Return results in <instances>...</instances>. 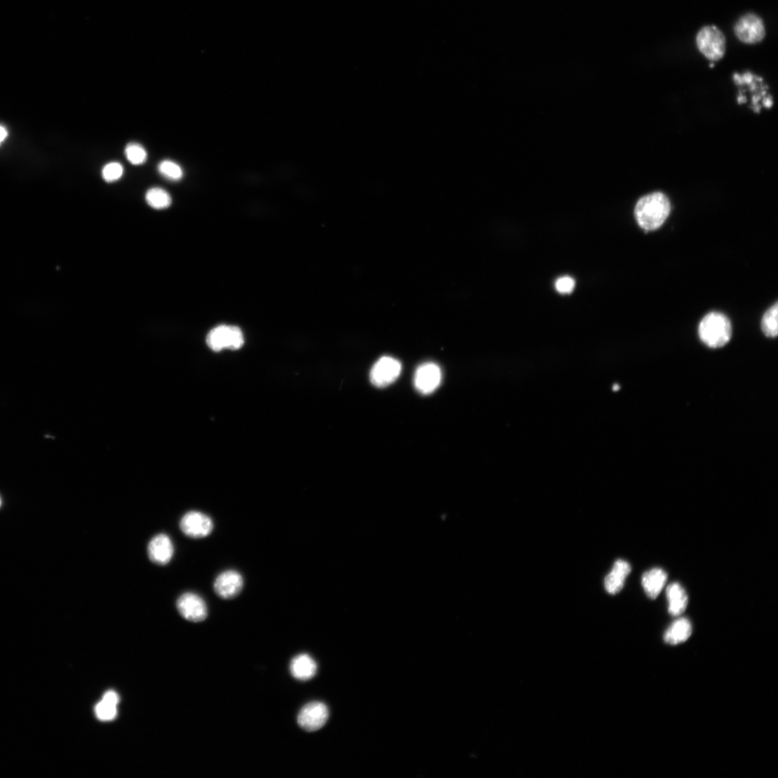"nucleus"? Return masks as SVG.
I'll return each mask as SVG.
<instances>
[{"instance_id":"obj_1","label":"nucleus","mask_w":778,"mask_h":778,"mask_svg":"<svg viewBox=\"0 0 778 778\" xmlns=\"http://www.w3.org/2000/svg\"><path fill=\"white\" fill-rule=\"evenodd\" d=\"M670 210L668 197L662 193H654L639 200L635 209V216L643 230L654 231L665 223Z\"/></svg>"},{"instance_id":"obj_2","label":"nucleus","mask_w":778,"mask_h":778,"mask_svg":"<svg viewBox=\"0 0 778 778\" xmlns=\"http://www.w3.org/2000/svg\"><path fill=\"white\" fill-rule=\"evenodd\" d=\"M700 339L711 348H719L729 342L732 335V324L725 315L713 312L700 321L698 328Z\"/></svg>"},{"instance_id":"obj_3","label":"nucleus","mask_w":778,"mask_h":778,"mask_svg":"<svg viewBox=\"0 0 778 778\" xmlns=\"http://www.w3.org/2000/svg\"><path fill=\"white\" fill-rule=\"evenodd\" d=\"M696 44L699 51L711 61H718L725 53V38L714 26L702 28L697 34Z\"/></svg>"},{"instance_id":"obj_4","label":"nucleus","mask_w":778,"mask_h":778,"mask_svg":"<svg viewBox=\"0 0 778 778\" xmlns=\"http://www.w3.org/2000/svg\"><path fill=\"white\" fill-rule=\"evenodd\" d=\"M208 346L215 352L223 349L237 350L244 343L242 331L232 325H220L209 332L207 335Z\"/></svg>"},{"instance_id":"obj_5","label":"nucleus","mask_w":778,"mask_h":778,"mask_svg":"<svg viewBox=\"0 0 778 778\" xmlns=\"http://www.w3.org/2000/svg\"><path fill=\"white\" fill-rule=\"evenodd\" d=\"M735 33L739 41L747 44L758 43L766 35L763 20L755 13L741 17L735 24Z\"/></svg>"},{"instance_id":"obj_6","label":"nucleus","mask_w":778,"mask_h":778,"mask_svg":"<svg viewBox=\"0 0 778 778\" xmlns=\"http://www.w3.org/2000/svg\"><path fill=\"white\" fill-rule=\"evenodd\" d=\"M403 366L397 359L384 356L375 363L370 372V382L379 388L387 387L399 377Z\"/></svg>"},{"instance_id":"obj_7","label":"nucleus","mask_w":778,"mask_h":778,"mask_svg":"<svg viewBox=\"0 0 778 778\" xmlns=\"http://www.w3.org/2000/svg\"><path fill=\"white\" fill-rule=\"evenodd\" d=\"M329 709L321 702H312L300 711L298 723L305 731H318L327 723L329 718Z\"/></svg>"},{"instance_id":"obj_8","label":"nucleus","mask_w":778,"mask_h":778,"mask_svg":"<svg viewBox=\"0 0 778 778\" xmlns=\"http://www.w3.org/2000/svg\"><path fill=\"white\" fill-rule=\"evenodd\" d=\"M183 533L193 539H202L209 536L214 529V522L207 515L190 511L186 513L180 523Z\"/></svg>"},{"instance_id":"obj_9","label":"nucleus","mask_w":778,"mask_h":778,"mask_svg":"<svg viewBox=\"0 0 778 778\" xmlns=\"http://www.w3.org/2000/svg\"><path fill=\"white\" fill-rule=\"evenodd\" d=\"M442 382V371L435 363H425L419 366L415 374L414 384L418 392L423 395L433 393Z\"/></svg>"},{"instance_id":"obj_10","label":"nucleus","mask_w":778,"mask_h":778,"mask_svg":"<svg viewBox=\"0 0 778 778\" xmlns=\"http://www.w3.org/2000/svg\"><path fill=\"white\" fill-rule=\"evenodd\" d=\"M177 609L185 619L194 623L202 622L208 616L206 602L202 597L192 592L185 593L179 598Z\"/></svg>"},{"instance_id":"obj_11","label":"nucleus","mask_w":778,"mask_h":778,"mask_svg":"<svg viewBox=\"0 0 778 778\" xmlns=\"http://www.w3.org/2000/svg\"><path fill=\"white\" fill-rule=\"evenodd\" d=\"M242 576L236 571L228 570L221 573L215 581L214 591L222 599H230L237 597L242 590Z\"/></svg>"},{"instance_id":"obj_12","label":"nucleus","mask_w":778,"mask_h":778,"mask_svg":"<svg viewBox=\"0 0 778 778\" xmlns=\"http://www.w3.org/2000/svg\"><path fill=\"white\" fill-rule=\"evenodd\" d=\"M173 554L172 542L166 534H161L155 536L148 545V558L155 564H167L171 561Z\"/></svg>"},{"instance_id":"obj_13","label":"nucleus","mask_w":778,"mask_h":778,"mask_svg":"<svg viewBox=\"0 0 778 778\" xmlns=\"http://www.w3.org/2000/svg\"><path fill=\"white\" fill-rule=\"evenodd\" d=\"M667 581V574L662 569L655 568L642 575L641 585L651 599H655L661 593Z\"/></svg>"},{"instance_id":"obj_14","label":"nucleus","mask_w":778,"mask_h":778,"mask_svg":"<svg viewBox=\"0 0 778 778\" xmlns=\"http://www.w3.org/2000/svg\"><path fill=\"white\" fill-rule=\"evenodd\" d=\"M290 671L298 681H307L313 679L317 672V665L314 659L307 654L295 657L291 662Z\"/></svg>"},{"instance_id":"obj_15","label":"nucleus","mask_w":778,"mask_h":778,"mask_svg":"<svg viewBox=\"0 0 778 778\" xmlns=\"http://www.w3.org/2000/svg\"><path fill=\"white\" fill-rule=\"evenodd\" d=\"M666 595L669 613L674 617L683 614L688 604V596L682 585L676 583L670 584L667 588Z\"/></svg>"},{"instance_id":"obj_16","label":"nucleus","mask_w":778,"mask_h":778,"mask_svg":"<svg viewBox=\"0 0 778 778\" xmlns=\"http://www.w3.org/2000/svg\"><path fill=\"white\" fill-rule=\"evenodd\" d=\"M632 571L631 565L623 560H618L611 571L606 577L605 586L608 592L612 595L618 593L624 586L626 577Z\"/></svg>"},{"instance_id":"obj_17","label":"nucleus","mask_w":778,"mask_h":778,"mask_svg":"<svg viewBox=\"0 0 778 778\" xmlns=\"http://www.w3.org/2000/svg\"><path fill=\"white\" fill-rule=\"evenodd\" d=\"M693 627L690 621L681 618L675 620L665 634V641L670 645H677L686 642L692 635Z\"/></svg>"},{"instance_id":"obj_18","label":"nucleus","mask_w":778,"mask_h":778,"mask_svg":"<svg viewBox=\"0 0 778 778\" xmlns=\"http://www.w3.org/2000/svg\"><path fill=\"white\" fill-rule=\"evenodd\" d=\"M119 696L115 691L106 692L102 701H99L95 708L97 718L102 721L114 720L118 714L117 706L119 704Z\"/></svg>"},{"instance_id":"obj_19","label":"nucleus","mask_w":778,"mask_h":778,"mask_svg":"<svg viewBox=\"0 0 778 778\" xmlns=\"http://www.w3.org/2000/svg\"><path fill=\"white\" fill-rule=\"evenodd\" d=\"M147 204L152 208L162 210L170 207L172 197L165 190L160 188L149 189L146 193Z\"/></svg>"},{"instance_id":"obj_20","label":"nucleus","mask_w":778,"mask_h":778,"mask_svg":"<svg viewBox=\"0 0 778 778\" xmlns=\"http://www.w3.org/2000/svg\"><path fill=\"white\" fill-rule=\"evenodd\" d=\"M778 305L775 303L764 314L762 319V331L767 338H774L778 334L777 326Z\"/></svg>"},{"instance_id":"obj_21","label":"nucleus","mask_w":778,"mask_h":778,"mask_svg":"<svg viewBox=\"0 0 778 778\" xmlns=\"http://www.w3.org/2000/svg\"><path fill=\"white\" fill-rule=\"evenodd\" d=\"M158 171L164 178L171 181H179L183 177L181 166L172 161L165 160L158 165Z\"/></svg>"},{"instance_id":"obj_22","label":"nucleus","mask_w":778,"mask_h":778,"mask_svg":"<svg viewBox=\"0 0 778 778\" xmlns=\"http://www.w3.org/2000/svg\"><path fill=\"white\" fill-rule=\"evenodd\" d=\"M125 155L127 160L134 165H141L147 159L145 148L139 144L130 143L125 148Z\"/></svg>"},{"instance_id":"obj_23","label":"nucleus","mask_w":778,"mask_h":778,"mask_svg":"<svg viewBox=\"0 0 778 778\" xmlns=\"http://www.w3.org/2000/svg\"><path fill=\"white\" fill-rule=\"evenodd\" d=\"M123 174V167L119 162L107 164L102 170V176L107 183H113L118 181Z\"/></svg>"},{"instance_id":"obj_24","label":"nucleus","mask_w":778,"mask_h":778,"mask_svg":"<svg viewBox=\"0 0 778 778\" xmlns=\"http://www.w3.org/2000/svg\"><path fill=\"white\" fill-rule=\"evenodd\" d=\"M555 287L560 293H570L574 289L575 282L569 276H565V277H562L556 282Z\"/></svg>"},{"instance_id":"obj_25","label":"nucleus","mask_w":778,"mask_h":778,"mask_svg":"<svg viewBox=\"0 0 778 778\" xmlns=\"http://www.w3.org/2000/svg\"><path fill=\"white\" fill-rule=\"evenodd\" d=\"M7 135V130L3 127H0V143H1L6 139Z\"/></svg>"},{"instance_id":"obj_26","label":"nucleus","mask_w":778,"mask_h":778,"mask_svg":"<svg viewBox=\"0 0 778 778\" xmlns=\"http://www.w3.org/2000/svg\"><path fill=\"white\" fill-rule=\"evenodd\" d=\"M0 505H1V500H0Z\"/></svg>"}]
</instances>
